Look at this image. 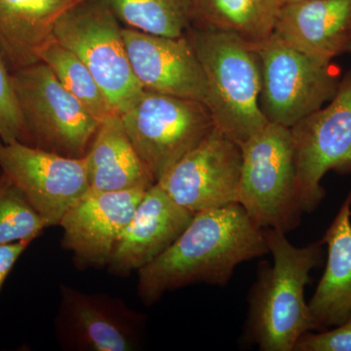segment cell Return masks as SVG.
I'll return each mask as SVG.
<instances>
[{"mask_svg":"<svg viewBox=\"0 0 351 351\" xmlns=\"http://www.w3.org/2000/svg\"><path fill=\"white\" fill-rule=\"evenodd\" d=\"M269 254L263 228L239 203L195 214L186 230L138 274V295L152 306L191 284L223 286L240 263Z\"/></svg>","mask_w":351,"mask_h":351,"instance_id":"6da1fadb","label":"cell"},{"mask_svg":"<svg viewBox=\"0 0 351 351\" xmlns=\"http://www.w3.org/2000/svg\"><path fill=\"white\" fill-rule=\"evenodd\" d=\"M274 263H263L248 298L245 337L262 351H294L307 332L319 331L304 298L311 272L324 257L322 240L291 243L286 233L263 228Z\"/></svg>","mask_w":351,"mask_h":351,"instance_id":"7a4b0ae2","label":"cell"},{"mask_svg":"<svg viewBox=\"0 0 351 351\" xmlns=\"http://www.w3.org/2000/svg\"><path fill=\"white\" fill-rule=\"evenodd\" d=\"M207 82L215 127L241 145L269 123L261 110L262 71L255 45L230 32L191 25L186 34Z\"/></svg>","mask_w":351,"mask_h":351,"instance_id":"3957f363","label":"cell"},{"mask_svg":"<svg viewBox=\"0 0 351 351\" xmlns=\"http://www.w3.org/2000/svg\"><path fill=\"white\" fill-rule=\"evenodd\" d=\"M240 147L237 203L261 228L292 232L304 213L292 130L269 122Z\"/></svg>","mask_w":351,"mask_h":351,"instance_id":"277c9868","label":"cell"},{"mask_svg":"<svg viewBox=\"0 0 351 351\" xmlns=\"http://www.w3.org/2000/svg\"><path fill=\"white\" fill-rule=\"evenodd\" d=\"M27 145L71 158L86 156L101 122L43 62L11 73Z\"/></svg>","mask_w":351,"mask_h":351,"instance_id":"5b68a950","label":"cell"},{"mask_svg":"<svg viewBox=\"0 0 351 351\" xmlns=\"http://www.w3.org/2000/svg\"><path fill=\"white\" fill-rule=\"evenodd\" d=\"M119 115L156 182L215 128L205 104L145 89Z\"/></svg>","mask_w":351,"mask_h":351,"instance_id":"8992f818","label":"cell"},{"mask_svg":"<svg viewBox=\"0 0 351 351\" xmlns=\"http://www.w3.org/2000/svg\"><path fill=\"white\" fill-rule=\"evenodd\" d=\"M122 29L107 0H83L60 18L53 34L82 60L119 114L144 91L131 68Z\"/></svg>","mask_w":351,"mask_h":351,"instance_id":"52a82bcc","label":"cell"},{"mask_svg":"<svg viewBox=\"0 0 351 351\" xmlns=\"http://www.w3.org/2000/svg\"><path fill=\"white\" fill-rule=\"evenodd\" d=\"M255 48L262 71L261 110L267 121L292 128L336 94L341 78L331 64L307 56L274 32Z\"/></svg>","mask_w":351,"mask_h":351,"instance_id":"ba28073f","label":"cell"},{"mask_svg":"<svg viewBox=\"0 0 351 351\" xmlns=\"http://www.w3.org/2000/svg\"><path fill=\"white\" fill-rule=\"evenodd\" d=\"M294 138L300 199L313 212L325 197L322 180L329 171L351 173V71L319 110L291 128Z\"/></svg>","mask_w":351,"mask_h":351,"instance_id":"9c48e42d","label":"cell"},{"mask_svg":"<svg viewBox=\"0 0 351 351\" xmlns=\"http://www.w3.org/2000/svg\"><path fill=\"white\" fill-rule=\"evenodd\" d=\"M55 336L66 351H135L143 345L147 316L119 298L60 285Z\"/></svg>","mask_w":351,"mask_h":351,"instance_id":"30bf717a","label":"cell"},{"mask_svg":"<svg viewBox=\"0 0 351 351\" xmlns=\"http://www.w3.org/2000/svg\"><path fill=\"white\" fill-rule=\"evenodd\" d=\"M0 168L47 228L59 226L69 208L89 189L85 157L71 158L21 142L0 140Z\"/></svg>","mask_w":351,"mask_h":351,"instance_id":"8fae6325","label":"cell"},{"mask_svg":"<svg viewBox=\"0 0 351 351\" xmlns=\"http://www.w3.org/2000/svg\"><path fill=\"white\" fill-rule=\"evenodd\" d=\"M241 166L240 145L215 127L157 184L180 206L199 213L237 203Z\"/></svg>","mask_w":351,"mask_h":351,"instance_id":"7c38bea8","label":"cell"},{"mask_svg":"<svg viewBox=\"0 0 351 351\" xmlns=\"http://www.w3.org/2000/svg\"><path fill=\"white\" fill-rule=\"evenodd\" d=\"M147 189L86 193L60 221L62 247L71 252L76 269L107 267L120 235Z\"/></svg>","mask_w":351,"mask_h":351,"instance_id":"4fadbf2b","label":"cell"},{"mask_svg":"<svg viewBox=\"0 0 351 351\" xmlns=\"http://www.w3.org/2000/svg\"><path fill=\"white\" fill-rule=\"evenodd\" d=\"M131 68L145 90L205 104L204 71L186 34L166 38L123 27Z\"/></svg>","mask_w":351,"mask_h":351,"instance_id":"5bb4252c","label":"cell"},{"mask_svg":"<svg viewBox=\"0 0 351 351\" xmlns=\"http://www.w3.org/2000/svg\"><path fill=\"white\" fill-rule=\"evenodd\" d=\"M193 216L156 182L145 191L120 235L108 263V271L119 277L138 272L174 243Z\"/></svg>","mask_w":351,"mask_h":351,"instance_id":"9a60e30c","label":"cell"},{"mask_svg":"<svg viewBox=\"0 0 351 351\" xmlns=\"http://www.w3.org/2000/svg\"><path fill=\"white\" fill-rule=\"evenodd\" d=\"M274 34L321 63L351 53V0L281 4Z\"/></svg>","mask_w":351,"mask_h":351,"instance_id":"2e32d148","label":"cell"},{"mask_svg":"<svg viewBox=\"0 0 351 351\" xmlns=\"http://www.w3.org/2000/svg\"><path fill=\"white\" fill-rule=\"evenodd\" d=\"M83 0H0V56L10 73L40 62L58 21Z\"/></svg>","mask_w":351,"mask_h":351,"instance_id":"e0dca14e","label":"cell"},{"mask_svg":"<svg viewBox=\"0 0 351 351\" xmlns=\"http://www.w3.org/2000/svg\"><path fill=\"white\" fill-rule=\"evenodd\" d=\"M326 245V267L309 311L319 331L351 319V191L322 237Z\"/></svg>","mask_w":351,"mask_h":351,"instance_id":"ac0fdd59","label":"cell"},{"mask_svg":"<svg viewBox=\"0 0 351 351\" xmlns=\"http://www.w3.org/2000/svg\"><path fill=\"white\" fill-rule=\"evenodd\" d=\"M84 157L89 189L93 191L149 189L156 184L127 135L119 114L101 122Z\"/></svg>","mask_w":351,"mask_h":351,"instance_id":"d6986e66","label":"cell"},{"mask_svg":"<svg viewBox=\"0 0 351 351\" xmlns=\"http://www.w3.org/2000/svg\"><path fill=\"white\" fill-rule=\"evenodd\" d=\"M280 6V0H193V25L258 45L274 34Z\"/></svg>","mask_w":351,"mask_h":351,"instance_id":"ffe728a7","label":"cell"},{"mask_svg":"<svg viewBox=\"0 0 351 351\" xmlns=\"http://www.w3.org/2000/svg\"><path fill=\"white\" fill-rule=\"evenodd\" d=\"M127 27L166 38H181L193 22V0H107Z\"/></svg>","mask_w":351,"mask_h":351,"instance_id":"44dd1931","label":"cell"},{"mask_svg":"<svg viewBox=\"0 0 351 351\" xmlns=\"http://www.w3.org/2000/svg\"><path fill=\"white\" fill-rule=\"evenodd\" d=\"M39 60L49 66L61 84L82 101L99 121L119 114L82 60L54 36L43 46L39 53Z\"/></svg>","mask_w":351,"mask_h":351,"instance_id":"7402d4cb","label":"cell"},{"mask_svg":"<svg viewBox=\"0 0 351 351\" xmlns=\"http://www.w3.org/2000/svg\"><path fill=\"white\" fill-rule=\"evenodd\" d=\"M46 228L43 219L0 168V244L34 241Z\"/></svg>","mask_w":351,"mask_h":351,"instance_id":"603a6c76","label":"cell"},{"mask_svg":"<svg viewBox=\"0 0 351 351\" xmlns=\"http://www.w3.org/2000/svg\"><path fill=\"white\" fill-rule=\"evenodd\" d=\"M0 140L27 145V133L16 99L11 73L0 56Z\"/></svg>","mask_w":351,"mask_h":351,"instance_id":"cb8c5ba5","label":"cell"},{"mask_svg":"<svg viewBox=\"0 0 351 351\" xmlns=\"http://www.w3.org/2000/svg\"><path fill=\"white\" fill-rule=\"evenodd\" d=\"M294 351H351V319L322 331L306 332Z\"/></svg>","mask_w":351,"mask_h":351,"instance_id":"d4e9b609","label":"cell"},{"mask_svg":"<svg viewBox=\"0 0 351 351\" xmlns=\"http://www.w3.org/2000/svg\"><path fill=\"white\" fill-rule=\"evenodd\" d=\"M32 242L23 240L13 243L0 244V293L16 263Z\"/></svg>","mask_w":351,"mask_h":351,"instance_id":"484cf974","label":"cell"},{"mask_svg":"<svg viewBox=\"0 0 351 351\" xmlns=\"http://www.w3.org/2000/svg\"><path fill=\"white\" fill-rule=\"evenodd\" d=\"M281 4L290 3V2L301 1V0H280Z\"/></svg>","mask_w":351,"mask_h":351,"instance_id":"4316f807","label":"cell"}]
</instances>
